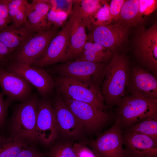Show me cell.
Wrapping results in <instances>:
<instances>
[{"mask_svg":"<svg viewBox=\"0 0 157 157\" xmlns=\"http://www.w3.org/2000/svg\"><path fill=\"white\" fill-rule=\"evenodd\" d=\"M129 59L120 53L113 54L108 64L101 85L106 107L111 108L126 95L130 72Z\"/></svg>","mask_w":157,"mask_h":157,"instance_id":"6da1fadb","label":"cell"},{"mask_svg":"<svg viewBox=\"0 0 157 157\" xmlns=\"http://www.w3.org/2000/svg\"><path fill=\"white\" fill-rule=\"evenodd\" d=\"M115 119L122 130L157 113V99L138 94L126 95L116 103Z\"/></svg>","mask_w":157,"mask_h":157,"instance_id":"7a4b0ae2","label":"cell"},{"mask_svg":"<svg viewBox=\"0 0 157 157\" xmlns=\"http://www.w3.org/2000/svg\"><path fill=\"white\" fill-rule=\"evenodd\" d=\"M39 99L32 94L16 106L10 119V136L28 144L37 142L35 131Z\"/></svg>","mask_w":157,"mask_h":157,"instance_id":"3957f363","label":"cell"},{"mask_svg":"<svg viewBox=\"0 0 157 157\" xmlns=\"http://www.w3.org/2000/svg\"><path fill=\"white\" fill-rule=\"evenodd\" d=\"M107 63L74 60L52 65L49 72L58 76L75 79L100 90L108 64Z\"/></svg>","mask_w":157,"mask_h":157,"instance_id":"277c9868","label":"cell"},{"mask_svg":"<svg viewBox=\"0 0 157 157\" xmlns=\"http://www.w3.org/2000/svg\"><path fill=\"white\" fill-rule=\"evenodd\" d=\"M57 92L62 96L88 104L105 111L106 106L100 90L75 79L58 76L53 79Z\"/></svg>","mask_w":157,"mask_h":157,"instance_id":"5b68a950","label":"cell"},{"mask_svg":"<svg viewBox=\"0 0 157 157\" xmlns=\"http://www.w3.org/2000/svg\"><path fill=\"white\" fill-rule=\"evenodd\" d=\"M116 22L104 26H91L88 29L87 40L101 45L113 54L119 53L128 42L132 27Z\"/></svg>","mask_w":157,"mask_h":157,"instance_id":"8992f818","label":"cell"},{"mask_svg":"<svg viewBox=\"0 0 157 157\" xmlns=\"http://www.w3.org/2000/svg\"><path fill=\"white\" fill-rule=\"evenodd\" d=\"M134 53L141 67L157 77V23L141 29L135 40Z\"/></svg>","mask_w":157,"mask_h":157,"instance_id":"52a82bcc","label":"cell"},{"mask_svg":"<svg viewBox=\"0 0 157 157\" xmlns=\"http://www.w3.org/2000/svg\"><path fill=\"white\" fill-rule=\"evenodd\" d=\"M61 96L84 130L95 132L103 128L112 119L111 114L105 111L88 104Z\"/></svg>","mask_w":157,"mask_h":157,"instance_id":"ba28073f","label":"cell"},{"mask_svg":"<svg viewBox=\"0 0 157 157\" xmlns=\"http://www.w3.org/2000/svg\"><path fill=\"white\" fill-rule=\"evenodd\" d=\"M4 68L7 71L19 75L34 86L40 95L47 98L53 94L55 88L53 79L44 68L10 60Z\"/></svg>","mask_w":157,"mask_h":157,"instance_id":"9c48e42d","label":"cell"},{"mask_svg":"<svg viewBox=\"0 0 157 157\" xmlns=\"http://www.w3.org/2000/svg\"><path fill=\"white\" fill-rule=\"evenodd\" d=\"M58 31V29L53 26L49 30L35 33L13 54L10 60L32 66L43 55Z\"/></svg>","mask_w":157,"mask_h":157,"instance_id":"30bf717a","label":"cell"},{"mask_svg":"<svg viewBox=\"0 0 157 157\" xmlns=\"http://www.w3.org/2000/svg\"><path fill=\"white\" fill-rule=\"evenodd\" d=\"M122 130L118 121L95 139L89 145L96 157H127L123 147Z\"/></svg>","mask_w":157,"mask_h":157,"instance_id":"8fae6325","label":"cell"},{"mask_svg":"<svg viewBox=\"0 0 157 157\" xmlns=\"http://www.w3.org/2000/svg\"><path fill=\"white\" fill-rule=\"evenodd\" d=\"M72 60L67 20L52 39L42 56L32 66L43 68L49 65Z\"/></svg>","mask_w":157,"mask_h":157,"instance_id":"7c38bea8","label":"cell"},{"mask_svg":"<svg viewBox=\"0 0 157 157\" xmlns=\"http://www.w3.org/2000/svg\"><path fill=\"white\" fill-rule=\"evenodd\" d=\"M46 99L38 101L35 135L37 142L48 146L56 140L58 133L52 105Z\"/></svg>","mask_w":157,"mask_h":157,"instance_id":"4fadbf2b","label":"cell"},{"mask_svg":"<svg viewBox=\"0 0 157 157\" xmlns=\"http://www.w3.org/2000/svg\"><path fill=\"white\" fill-rule=\"evenodd\" d=\"M0 86L9 105L14 101H24L32 95L33 87L30 83L3 67L0 68Z\"/></svg>","mask_w":157,"mask_h":157,"instance_id":"5bb4252c","label":"cell"},{"mask_svg":"<svg viewBox=\"0 0 157 157\" xmlns=\"http://www.w3.org/2000/svg\"><path fill=\"white\" fill-rule=\"evenodd\" d=\"M52 106L58 133L69 138L80 135L84 129L57 92Z\"/></svg>","mask_w":157,"mask_h":157,"instance_id":"9a60e30c","label":"cell"},{"mask_svg":"<svg viewBox=\"0 0 157 157\" xmlns=\"http://www.w3.org/2000/svg\"><path fill=\"white\" fill-rule=\"evenodd\" d=\"M126 93L138 94L157 99V77L140 65L130 68Z\"/></svg>","mask_w":157,"mask_h":157,"instance_id":"2e32d148","label":"cell"},{"mask_svg":"<svg viewBox=\"0 0 157 157\" xmlns=\"http://www.w3.org/2000/svg\"><path fill=\"white\" fill-rule=\"evenodd\" d=\"M72 60H75L81 53L87 41L86 28L87 24L79 10L76 0L68 20Z\"/></svg>","mask_w":157,"mask_h":157,"instance_id":"e0dca14e","label":"cell"},{"mask_svg":"<svg viewBox=\"0 0 157 157\" xmlns=\"http://www.w3.org/2000/svg\"><path fill=\"white\" fill-rule=\"evenodd\" d=\"M123 145L127 157H157V140L147 135L123 132Z\"/></svg>","mask_w":157,"mask_h":157,"instance_id":"ac0fdd59","label":"cell"},{"mask_svg":"<svg viewBox=\"0 0 157 157\" xmlns=\"http://www.w3.org/2000/svg\"><path fill=\"white\" fill-rule=\"evenodd\" d=\"M50 8L49 0H32L29 3L25 25L33 33L50 29L52 24L48 19L47 14Z\"/></svg>","mask_w":157,"mask_h":157,"instance_id":"d6986e66","label":"cell"},{"mask_svg":"<svg viewBox=\"0 0 157 157\" xmlns=\"http://www.w3.org/2000/svg\"><path fill=\"white\" fill-rule=\"evenodd\" d=\"M33 33L25 25L18 28L8 26L0 31V41L13 54L25 44Z\"/></svg>","mask_w":157,"mask_h":157,"instance_id":"ffe728a7","label":"cell"},{"mask_svg":"<svg viewBox=\"0 0 157 157\" xmlns=\"http://www.w3.org/2000/svg\"><path fill=\"white\" fill-rule=\"evenodd\" d=\"M113 55L107 48L95 42L87 40L81 53L75 60L94 63H107Z\"/></svg>","mask_w":157,"mask_h":157,"instance_id":"44dd1931","label":"cell"},{"mask_svg":"<svg viewBox=\"0 0 157 157\" xmlns=\"http://www.w3.org/2000/svg\"><path fill=\"white\" fill-rule=\"evenodd\" d=\"M8 8L13 26L18 28L26 24L29 3L25 0H3Z\"/></svg>","mask_w":157,"mask_h":157,"instance_id":"7402d4cb","label":"cell"},{"mask_svg":"<svg viewBox=\"0 0 157 157\" xmlns=\"http://www.w3.org/2000/svg\"><path fill=\"white\" fill-rule=\"evenodd\" d=\"M123 132L142 134L157 140V113L126 128Z\"/></svg>","mask_w":157,"mask_h":157,"instance_id":"603a6c76","label":"cell"},{"mask_svg":"<svg viewBox=\"0 0 157 157\" xmlns=\"http://www.w3.org/2000/svg\"><path fill=\"white\" fill-rule=\"evenodd\" d=\"M28 144L16 138L5 136L0 141V157H16Z\"/></svg>","mask_w":157,"mask_h":157,"instance_id":"cb8c5ba5","label":"cell"},{"mask_svg":"<svg viewBox=\"0 0 157 157\" xmlns=\"http://www.w3.org/2000/svg\"><path fill=\"white\" fill-rule=\"evenodd\" d=\"M139 5V0H126L117 22L125 24L132 27L136 26Z\"/></svg>","mask_w":157,"mask_h":157,"instance_id":"d4e9b609","label":"cell"},{"mask_svg":"<svg viewBox=\"0 0 157 157\" xmlns=\"http://www.w3.org/2000/svg\"><path fill=\"white\" fill-rule=\"evenodd\" d=\"M103 0H76L79 10L87 24V29L91 26L94 15L101 6Z\"/></svg>","mask_w":157,"mask_h":157,"instance_id":"484cf974","label":"cell"},{"mask_svg":"<svg viewBox=\"0 0 157 157\" xmlns=\"http://www.w3.org/2000/svg\"><path fill=\"white\" fill-rule=\"evenodd\" d=\"M73 144L69 142L56 143L51 147L46 155L49 157H76L73 149Z\"/></svg>","mask_w":157,"mask_h":157,"instance_id":"4316f807","label":"cell"},{"mask_svg":"<svg viewBox=\"0 0 157 157\" xmlns=\"http://www.w3.org/2000/svg\"><path fill=\"white\" fill-rule=\"evenodd\" d=\"M112 22L110 14L109 4L107 1L103 0L101 6L93 17L91 26H105Z\"/></svg>","mask_w":157,"mask_h":157,"instance_id":"83f0119b","label":"cell"},{"mask_svg":"<svg viewBox=\"0 0 157 157\" xmlns=\"http://www.w3.org/2000/svg\"><path fill=\"white\" fill-rule=\"evenodd\" d=\"M139 10L136 21V25L142 23L144 17L149 15L157 8V1L156 0H139Z\"/></svg>","mask_w":157,"mask_h":157,"instance_id":"f1b7e54d","label":"cell"},{"mask_svg":"<svg viewBox=\"0 0 157 157\" xmlns=\"http://www.w3.org/2000/svg\"><path fill=\"white\" fill-rule=\"evenodd\" d=\"M69 15L63 11H57L50 8L47 14L49 20L52 25L58 29L62 28L66 24Z\"/></svg>","mask_w":157,"mask_h":157,"instance_id":"f546056e","label":"cell"},{"mask_svg":"<svg viewBox=\"0 0 157 157\" xmlns=\"http://www.w3.org/2000/svg\"><path fill=\"white\" fill-rule=\"evenodd\" d=\"M50 8L65 12L69 15L72 9L73 0H49Z\"/></svg>","mask_w":157,"mask_h":157,"instance_id":"4dcf8cb0","label":"cell"},{"mask_svg":"<svg viewBox=\"0 0 157 157\" xmlns=\"http://www.w3.org/2000/svg\"><path fill=\"white\" fill-rule=\"evenodd\" d=\"M125 0H112L109 4L110 14L113 21L117 22Z\"/></svg>","mask_w":157,"mask_h":157,"instance_id":"1f68e13d","label":"cell"},{"mask_svg":"<svg viewBox=\"0 0 157 157\" xmlns=\"http://www.w3.org/2000/svg\"><path fill=\"white\" fill-rule=\"evenodd\" d=\"M72 148L76 157H96L92 150L83 143L76 142Z\"/></svg>","mask_w":157,"mask_h":157,"instance_id":"d6a6232c","label":"cell"},{"mask_svg":"<svg viewBox=\"0 0 157 157\" xmlns=\"http://www.w3.org/2000/svg\"><path fill=\"white\" fill-rule=\"evenodd\" d=\"M9 106L4 99L3 95L0 92V129L1 130L5 124Z\"/></svg>","mask_w":157,"mask_h":157,"instance_id":"836d02e7","label":"cell"},{"mask_svg":"<svg viewBox=\"0 0 157 157\" xmlns=\"http://www.w3.org/2000/svg\"><path fill=\"white\" fill-rule=\"evenodd\" d=\"M13 54L8 48L0 41V64L5 66L10 60Z\"/></svg>","mask_w":157,"mask_h":157,"instance_id":"e575fe53","label":"cell"},{"mask_svg":"<svg viewBox=\"0 0 157 157\" xmlns=\"http://www.w3.org/2000/svg\"><path fill=\"white\" fill-rule=\"evenodd\" d=\"M43 155L35 147L28 145L24 148L16 157H39Z\"/></svg>","mask_w":157,"mask_h":157,"instance_id":"d590c367","label":"cell"},{"mask_svg":"<svg viewBox=\"0 0 157 157\" xmlns=\"http://www.w3.org/2000/svg\"><path fill=\"white\" fill-rule=\"evenodd\" d=\"M0 17L11 20L7 6L3 0H0Z\"/></svg>","mask_w":157,"mask_h":157,"instance_id":"8d00e7d4","label":"cell"},{"mask_svg":"<svg viewBox=\"0 0 157 157\" xmlns=\"http://www.w3.org/2000/svg\"><path fill=\"white\" fill-rule=\"evenodd\" d=\"M10 21V19L0 17V31L8 27V24Z\"/></svg>","mask_w":157,"mask_h":157,"instance_id":"74e56055","label":"cell"},{"mask_svg":"<svg viewBox=\"0 0 157 157\" xmlns=\"http://www.w3.org/2000/svg\"><path fill=\"white\" fill-rule=\"evenodd\" d=\"M5 137L3 135L2 130L0 129V141Z\"/></svg>","mask_w":157,"mask_h":157,"instance_id":"f35d334b","label":"cell"},{"mask_svg":"<svg viewBox=\"0 0 157 157\" xmlns=\"http://www.w3.org/2000/svg\"><path fill=\"white\" fill-rule=\"evenodd\" d=\"M4 67V65L2 64H0V68L1 67Z\"/></svg>","mask_w":157,"mask_h":157,"instance_id":"ab89813d","label":"cell"},{"mask_svg":"<svg viewBox=\"0 0 157 157\" xmlns=\"http://www.w3.org/2000/svg\"><path fill=\"white\" fill-rule=\"evenodd\" d=\"M44 155H42L41 156H40L39 157H44Z\"/></svg>","mask_w":157,"mask_h":157,"instance_id":"60d3db41","label":"cell"}]
</instances>
